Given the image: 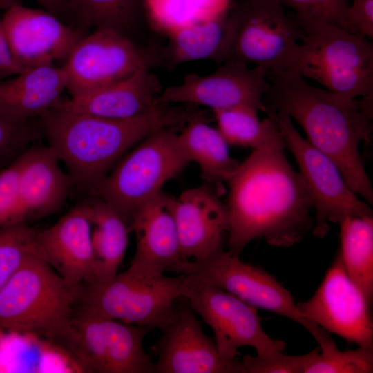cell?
Returning a JSON list of instances; mask_svg holds the SVG:
<instances>
[{
    "instance_id": "obj_1",
    "label": "cell",
    "mask_w": 373,
    "mask_h": 373,
    "mask_svg": "<svg viewBox=\"0 0 373 373\" xmlns=\"http://www.w3.org/2000/svg\"><path fill=\"white\" fill-rule=\"evenodd\" d=\"M227 183V247L233 254L255 239L288 247L312 231V198L284 150H253Z\"/></svg>"
},
{
    "instance_id": "obj_2",
    "label": "cell",
    "mask_w": 373,
    "mask_h": 373,
    "mask_svg": "<svg viewBox=\"0 0 373 373\" xmlns=\"http://www.w3.org/2000/svg\"><path fill=\"white\" fill-rule=\"evenodd\" d=\"M266 76L270 84L263 97L267 112L283 111L296 121L306 140L336 164L354 193L372 204V186L359 148L370 138L373 95L348 98L309 84L292 70Z\"/></svg>"
},
{
    "instance_id": "obj_3",
    "label": "cell",
    "mask_w": 373,
    "mask_h": 373,
    "mask_svg": "<svg viewBox=\"0 0 373 373\" xmlns=\"http://www.w3.org/2000/svg\"><path fill=\"white\" fill-rule=\"evenodd\" d=\"M198 113L159 102L136 116L110 119L74 112L60 104L37 119L42 137L65 164L73 184L91 194L131 148L160 129H182Z\"/></svg>"
},
{
    "instance_id": "obj_4",
    "label": "cell",
    "mask_w": 373,
    "mask_h": 373,
    "mask_svg": "<svg viewBox=\"0 0 373 373\" xmlns=\"http://www.w3.org/2000/svg\"><path fill=\"white\" fill-rule=\"evenodd\" d=\"M82 286L70 285L43 260L30 256L0 289V327L33 334L59 345Z\"/></svg>"
},
{
    "instance_id": "obj_5",
    "label": "cell",
    "mask_w": 373,
    "mask_h": 373,
    "mask_svg": "<svg viewBox=\"0 0 373 373\" xmlns=\"http://www.w3.org/2000/svg\"><path fill=\"white\" fill-rule=\"evenodd\" d=\"M285 70L348 98L372 96L373 44L339 26L318 25L304 32Z\"/></svg>"
},
{
    "instance_id": "obj_6",
    "label": "cell",
    "mask_w": 373,
    "mask_h": 373,
    "mask_svg": "<svg viewBox=\"0 0 373 373\" xmlns=\"http://www.w3.org/2000/svg\"><path fill=\"white\" fill-rule=\"evenodd\" d=\"M176 131L162 128L144 138L117 162L91 195L112 207L130 225L135 211L189 163Z\"/></svg>"
},
{
    "instance_id": "obj_7",
    "label": "cell",
    "mask_w": 373,
    "mask_h": 373,
    "mask_svg": "<svg viewBox=\"0 0 373 373\" xmlns=\"http://www.w3.org/2000/svg\"><path fill=\"white\" fill-rule=\"evenodd\" d=\"M303 36L280 0H236L227 15L225 61L252 64L266 73L284 70Z\"/></svg>"
},
{
    "instance_id": "obj_8",
    "label": "cell",
    "mask_w": 373,
    "mask_h": 373,
    "mask_svg": "<svg viewBox=\"0 0 373 373\" xmlns=\"http://www.w3.org/2000/svg\"><path fill=\"white\" fill-rule=\"evenodd\" d=\"M151 329L75 309L59 345L84 372L155 373V363L143 347Z\"/></svg>"
},
{
    "instance_id": "obj_9",
    "label": "cell",
    "mask_w": 373,
    "mask_h": 373,
    "mask_svg": "<svg viewBox=\"0 0 373 373\" xmlns=\"http://www.w3.org/2000/svg\"><path fill=\"white\" fill-rule=\"evenodd\" d=\"M186 274L134 277L126 271L105 283L83 285L77 309L162 332L182 296Z\"/></svg>"
},
{
    "instance_id": "obj_10",
    "label": "cell",
    "mask_w": 373,
    "mask_h": 373,
    "mask_svg": "<svg viewBox=\"0 0 373 373\" xmlns=\"http://www.w3.org/2000/svg\"><path fill=\"white\" fill-rule=\"evenodd\" d=\"M184 274L227 291L257 309L271 311L296 322L312 335L320 351L337 346L329 332L303 316L291 294L274 276L242 261L229 250L223 249L201 261L189 260Z\"/></svg>"
},
{
    "instance_id": "obj_11",
    "label": "cell",
    "mask_w": 373,
    "mask_h": 373,
    "mask_svg": "<svg viewBox=\"0 0 373 373\" xmlns=\"http://www.w3.org/2000/svg\"><path fill=\"white\" fill-rule=\"evenodd\" d=\"M276 123L285 146L300 169L314 207L313 235L318 238L329 231V222H339L346 217L372 216L369 204L349 187L341 171L327 155L304 139L283 111H268Z\"/></svg>"
},
{
    "instance_id": "obj_12",
    "label": "cell",
    "mask_w": 373,
    "mask_h": 373,
    "mask_svg": "<svg viewBox=\"0 0 373 373\" xmlns=\"http://www.w3.org/2000/svg\"><path fill=\"white\" fill-rule=\"evenodd\" d=\"M158 41L141 46L105 28H96L75 45L62 67L71 98L121 79L140 69L161 67Z\"/></svg>"
},
{
    "instance_id": "obj_13",
    "label": "cell",
    "mask_w": 373,
    "mask_h": 373,
    "mask_svg": "<svg viewBox=\"0 0 373 373\" xmlns=\"http://www.w3.org/2000/svg\"><path fill=\"white\" fill-rule=\"evenodd\" d=\"M182 296L213 330L220 356L238 358L239 348L254 347L262 357L283 352L285 342L271 338L262 329L257 308L222 289L186 274Z\"/></svg>"
},
{
    "instance_id": "obj_14",
    "label": "cell",
    "mask_w": 373,
    "mask_h": 373,
    "mask_svg": "<svg viewBox=\"0 0 373 373\" xmlns=\"http://www.w3.org/2000/svg\"><path fill=\"white\" fill-rule=\"evenodd\" d=\"M296 305L304 317L327 332L373 347L370 305L347 275L339 251L314 295Z\"/></svg>"
},
{
    "instance_id": "obj_15",
    "label": "cell",
    "mask_w": 373,
    "mask_h": 373,
    "mask_svg": "<svg viewBox=\"0 0 373 373\" xmlns=\"http://www.w3.org/2000/svg\"><path fill=\"white\" fill-rule=\"evenodd\" d=\"M269 87L262 68L228 59L207 75H186L182 83L163 90L157 102L195 104L212 111L246 106L266 113L263 97Z\"/></svg>"
},
{
    "instance_id": "obj_16",
    "label": "cell",
    "mask_w": 373,
    "mask_h": 373,
    "mask_svg": "<svg viewBox=\"0 0 373 373\" xmlns=\"http://www.w3.org/2000/svg\"><path fill=\"white\" fill-rule=\"evenodd\" d=\"M153 349L155 373H242L241 360L223 359L207 336L188 300L176 303L173 318Z\"/></svg>"
},
{
    "instance_id": "obj_17",
    "label": "cell",
    "mask_w": 373,
    "mask_h": 373,
    "mask_svg": "<svg viewBox=\"0 0 373 373\" xmlns=\"http://www.w3.org/2000/svg\"><path fill=\"white\" fill-rule=\"evenodd\" d=\"M175 198L161 190L133 213L130 225L135 233L136 247L126 270L130 275L151 278L165 271L184 274L188 260L180 251L173 217Z\"/></svg>"
},
{
    "instance_id": "obj_18",
    "label": "cell",
    "mask_w": 373,
    "mask_h": 373,
    "mask_svg": "<svg viewBox=\"0 0 373 373\" xmlns=\"http://www.w3.org/2000/svg\"><path fill=\"white\" fill-rule=\"evenodd\" d=\"M1 19L12 55L26 70L66 60L84 36L45 10L15 3Z\"/></svg>"
},
{
    "instance_id": "obj_19",
    "label": "cell",
    "mask_w": 373,
    "mask_h": 373,
    "mask_svg": "<svg viewBox=\"0 0 373 373\" xmlns=\"http://www.w3.org/2000/svg\"><path fill=\"white\" fill-rule=\"evenodd\" d=\"M35 255L73 286L95 281L92 222L86 201L50 227L37 231Z\"/></svg>"
},
{
    "instance_id": "obj_20",
    "label": "cell",
    "mask_w": 373,
    "mask_h": 373,
    "mask_svg": "<svg viewBox=\"0 0 373 373\" xmlns=\"http://www.w3.org/2000/svg\"><path fill=\"white\" fill-rule=\"evenodd\" d=\"M220 195L204 184L175 198L173 217L184 260L201 261L223 249L229 225L227 207Z\"/></svg>"
},
{
    "instance_id": "obj_21",
    "label": "cell",
    "mask_w": 373,
    "mask_h": 373,
    "mask_svg": "<svg viewBox=\"0 0 373 373\" xmlns=\"http://www.w3.org/2000/svg\"><path fill=\"white\" fill-rule=\"evenodd\" d=\"M49 146L29 147L21 155L15 223L59 211L73 185Z\"/></svg>"
},
{
    "instance_id": "obj_22",
    "label": "cell",
    "mask_w": 373,
    "mask_h": 373,
    "mask_svg": "<svg viewBox=\"0 0 373 373\" xmlns=\"http://www.w3.org/2000/svg\"><path fill=\"white\" fill-rule=\"evenodd\" d=\"M160 79L149 69L129 75L79 96L63 100L70 111L110 119H126L154 108L162 92Z\"/></svg>"
},
{
    "instance_id": "obj_23",
    "label": "cell",
    "mask_w": 373,
    "mask_h": 373,
    "mask_svg": "<svg viewBox=\"0 0 373 373\" xmlns=\"http://www.w3.org/2000/svg\"><path fill=\"white\" fill-rule=\"evenodd\" d=\"M63 68L53 64L24 70L16 77L0 80V114L15 122L38 118L59 106L66 89Z\"/></svg>"
},
{
    "instance_id": "obj_24",
    "label": "cell",
    "mask_w": 373,
    "mask_h": 373,
    "mask_svg": "<svg viewBox=\"0 0 373 373\" xmlns=\"http://www.w3.org/2000/svg\"><path fill=\"white\" fill-rule=\"evenodd\" d=\"M74 28L84 37L93 28H105L124 35L141 46L154 41L145 0H68Z\"/></svg>"
},
{
    "instance_id": "obj_25",
    "label": "cell",
    "mask_w": 373,
    "mask_h": 373,
    "mask_svg": "<svg viewBox=\"0 0 373 373\" xmlns=\"http://www.w3.org/2000/svg\"><path fill=\"white\" fill-rule=\"evenodd\" d=\"M178 142L187 160L199 165L200 177L220 195L240 162L231 156L228 144L217 128L208 124L204 111H200L184 125Z\"/></svg>"
},
{
    "instance_id": "obj_26",
    "label": "cell",
    "mask_w": 373,
    "mask_h": 373,
    "mask_svg": "<svg viewBox=\"0 0 373 373\" xmlns=\"http://www.w3.org/2000/svg\"><path fill=\"white\" fill-rule=\"evenodd\" d=\"M0 372H84L64 348L39 336L0 327Z\"/></svg>"
},
{
    "instance_id": "obj_27",
    "label": "cell",
    "mask_w": 373,
    "mask_h": 373,
    "mask_svg": "<svg viewBox=\"0 0 373 373\" xmlns=\"http://www.w3.org/2000/svg\"><path fill=\"white\" fill-rule=\"evenodd\" d=\"M86 202L92 222L95 256L93 283H105L118 274L131 228L112 207L99 198L92 196Z\"/></svg>"
},
{
    "instance_id": "obj_28",
    "label": "cell",
    "mask_w": 373,
    "mask_h": 373,
    "mask_svg": "<svg viewBox=\"0 0 373 373\" xmlns=\"http://www.w3.org/2000/svg\"><path fill=\"white\" fill-rule=\"evenodd\" d=\"M227 12L204 23L173 31L160 48L161 67L172 69L185 62L210 59L221 64L226 57Z\"/></svg>"
},
{
    "instance_id": "obj_29",
    "label": "cell",
    "mask_w": 373,
    "mask_h": 373,
    "mask_svg": "<svg viewBox=\"0 0 373 373\" xmlns=\"http://www.w3.org/2000/svg\"><path fill=\"white\" fill-rule=\"evenodd\" d=\"M341 256L352 283L371 305L373 298V215L346 217L339 222Z\"/></svg>"
},
{
    "instance_id": "obj_30",
    "label": "cell",
    "mask_w": 373,
    "mask_h": 373,
    "mask_svg": "<svg viewBox=\"0 0 373 373\" xmlns=\"http://www.w3.org/2000/svg\"><path fill=\"white\" fill-rule=\"evenodd\" d=\"M258 112L246 106L213 111L217 129L228 145L285 150V143L275 121L269 116L260 120Z\"/></svg>"
},
{
    "instance_id": "obj_31",
    "label": "cell",
    "mask_w": 373,
    "mask_h": 373,
    "mask_svg": "<svg viewBox=\"0 0 373 373\" xmlns=\"http://www.w3.org/2000/svg\"><path fill=\"white\" fill-rule=\"evenodd\" d=\"M145 6L153 30L166 35L214 19L230 4L226 0H145Z\"/></svg>"
},
{
    "instance_id": "obj_32",
    "label": "cell",
    "mask_w": 373,
    "mask_h": 373,
    "mask_svg": "<svg viewBox=\"0 0 373 373\" xmlns=\"http://www.w3.org/2000/svg\"><path fill=\"white\" fill-rule=\"evenodd\" d=\"M36 229L27 222L0 228V289L32 255H35Z\"/></svg>"
},
{
    "instance_id": "obj_33",
    "label": "cell",
    "mask_w": 373,
    "mask_h": 373,
    "mask_svg": "<svg viewBox=\"0 0 373 373\" xmlns=\"http://www.w3.org/2000/svg\"><path fill=\"white\" fill-rule=\"evenodd\" d=\"M41 137L37 118L15 122L0 114V171L11 164L32 142Z\"/></svg>"
},
{
    "instance_id": "obj_34",
    "label": "cell",
    "mask_w": 373,
    "mask_h": 373,
    "mask_svg": "<svg viewBox=\"0 0 373 373\" xmlns=\"http://www.w3.org/2000/svg\"><path fill=\"white\" fill-rule=\"evenodd\" d=\"M373 347L358 346L356 350H340L338 347L319 353L305 373H372Z\"/></svg>"
},
{
    "instance_id": "obj_35",
    "label": "cell",
    "mask_w": 373,
    "mask_h": 373,
    "mask_svg": "<svg viewBox=\"0 0 373 373\" xmlns=\"http://www.w3.org/2000/svg\"><path fill=\"white\" fill-rule=\"evenodd\" d=\"M320 353L317 347L299 356H291L280 352L269 356L246 354L241 360L242 373H305Z\"/></svg>"
},
{
    "instance_id": "obj_36",
    "label": "cell",
    "mask_w": 373,
    "mask_h": 373,
    "mask_svg": "<svg viewBox=\"0 0 373 373\" xmlns=\"http://www.w3.org/2000/svg\"><path fill=\"white\" fill-rule=\"evenodd\" d=\"M21 155L0 171V228L15 223Z\"/></svg>"
},
{
    "instance_id": "obj_37",
    "label": "cell",
    "mask_w": 373,
    "mask_h": 373,
    "mask_svg": "<svg viewBox=\"0 0 373 373\" xmlns=\"http://www.w3.org/2000/svg\"><path fill=\"white\" fill-rule=\"evenodd\" d=\"M342 28L372 39L373 0H351L345 14Z\"/></svg>"
},
{
    "instance_id": "obj_38",
    "label": "cell",
    "mask_w": 373,
    "mask_h": 373,
    "mask_svg": "<svg viewBox=\"0 0 373 373\" xmlns=\"http://www.w3.org/2000/svg\"><path fill=\"white\" fill-rule=\"evenodd\" d=\"M283 6L291 9L294 19L303 32L314 26L324 24L317 0H280Z\"/></svg>"
},
{
    "instance_id": "obj_39",
    "label": "cell",
    "mask_w": 373,
    "mask_h": 373,
    "mask_svg": "<svg viewBox=\"0 0 373 373\" xmlns=\"http://www.w3.org/2000/svg\"><path fill=\"white\" fill-rule=\"evenodd\" d=\"M24 70L12 55L2 20L0 19V80L11 75H19Z\"/></svg>"
},
{
    "instance_id": "obj_40",
    "label": "cell",
    "mask_w": 373,
    "mask_h": 373,
    "mask_svg": "<svg viewBox=\"0 0 373 373\" xmlns=\"http://www.w3.org/2000/svg\"><path fill=\"white\" fill-rule=\"evenodd\" d=\"M317 1L323 21L342 28L350 0H317Z\"/></svg>"
},
{
    "instance_id": "obj_41",
    "label": "cell",
    "mask_w": 373,
    "mask_h": 373,
    "mask_svg": "<svg viewBox=\"0 0 373 373\" xmlns=\"http://www.w3.org/2000/svg\"><path fill=\"white\" fill-rule=\"evenodd\" d=\"M19 1L20 0H18ZM39 3L45 10L55 15L61 21L69 17L68 11V0H35Z\"/></svg>"
},
{
    "instance_id": "obj_42",
    "label": "cell",
    "mask_w": 373,
    "mask_h": 373,
    "mask_svg": "<svg viewBox=\"0 0 373 373\" xmlns=\"http://www.w3.org/2000/svg\"><path fill=\"white\" fill-rule=\"evenodd\" d=\"M19 3L18 0H0V9L7 10L15 3Z\"/></svg>"
}]
</instances>
